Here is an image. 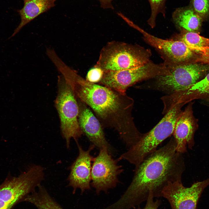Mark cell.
<instances>
[{"mask_svg": "<svg viewBox=\"0 0 209 209\" xmlns=\"http://www.w3.org/2000/svg\"><path fill=\"white\" fill-rule=\"evenodd\" d=\"M183 154L176 150L172 137L135 167L130 185L120 198L109 206V209H130L147 201L150 193L154 198L161 197L170 183L181 181L185 170Z\"/></svg>", "mask_w": 209, "mask_h": 209, "instance_id": "cell-1", "label": "cell"}, {"mask_svg": "<svg viewBox=\"0 0 209 209\" xmlns=\"http://www.w3.org/2000/svg\"><path fill=\"white\" fill-rule=\"evenodd\" d=\"M76 97L93 110L105 127L113 128L129 147L142 134L136 127L131 111L133 99L105 86L90 82L76 72L66 79Z\"/></svg>", "mask_w": 209, "mask_h": 209, "instance_id": "cell-2", "label": "cell"}, {"mask_svg": "<svg viewBox=\"0 0 209 209\" xmlns=\"http://www.w3.org/2000/svg\"><path fill=\"white\" fill-rule=\"evenodd\" d=\"M185 105L178 103L171 107L160 121L149 131L143 134L140 140L121 155L117 158L118 160H126L135 167L137 166L173 134L176 122Z\"/></svg>", "mask_w": 209, "mask_h": 209, "instance_id": "cell-3", "label": "cell"}, {"mask_svg": "<svg viewBox=\"0 0 209 209\" xmlns=\"http://www.w3.org/2000/svg\"><path fill=\"white\" fill-rule=\"evenodd\" d=\"M148 50L122 42H109L100 51L95 66L104 71L134 69L149 62Z\"/></svg>", "mask_w": 209, "mask_h": 209, "instance_id": "cell-4", "label": "cell"}, {"mask_svg": "<svg viewBox=\"0 0 209 209\" xmlns=\"http://www.w3.org/2000/svg\"><path fill=\"white\" fill-rule=\"evenodd\" d=\"M58 90L55 105L60 117V129L68 148L73 138L78 139L83 134L79 125V105L71 88L61 75L58 76Z\"/></svg>", "mask_w": 209, "mask_h": 209, "instance_id": "cell-5", "label": "cell"}, {"mask_svg": "<svg viewBox=\"0 0 209 209\" xmlns=\"http://www.w3.org/2000/svg\"><path fill=\"white\" fill-rule=\"evenodd\" d=\"M189 62L169 67V72L156 77L155 87L170 94L187 88L203 78L209 71V65Z\"/></svg>", "mask_w": 209, "mask_h": 209, "instance_id": "cell-6", "label": "cell"}, {"mask_svg": "<svg viewBox=\"0 0 209 209\" xmlns=\"http://www.w3.org/2000/svg\"><path fill=\"white\" fill-rule=\"evenodd\" d=\"M163 64L157 65L151 62L137 68L104 71L100 82L102 85L122 94L136 82L164 74Z\"/></svg>", "mask_w": 209, "mask_h": 209, "instance_id": "cell-7", "label": "cell"}, {"mask_svg": "<svg viewBox=\"0 0 209 209\" xmlns=\"http://www.w3.org/2000/svg\"><path fill=\"white\" fill-rule=\"evenodd\" d=\"M119 161L114 159L108 149H100L98 155L94 157L92 165L91 185L97 194L101 191L107 192L116 187L119 182L118 176L123 172Z\"/></svg>", "mask_w": 209, "mask_h": 209, "instance_id": "cell-8", "label": "cell"}, {"mask_svg": "<svg viewBox=\"0 0 209 209\" xmlns=\"http://www.w3.org/2000/svg\"><path fill=\"white\" fill-rule=\"evenodd\" d=\"M209 185V179L186 187L181 181L170 182L165 187L161 197L166 198L172 209H196L204 190Z\"/></svg>", "mask_w": 209, "mask_h": 209, "instance_id": "cell-9", "label": "cell"}, {"mask_svg": "<svg viewBox=\"0 0 209 209\" xmlns=\"http://www.w3.org/2000/svg\"><path fill=\"white\" fill-rule=\"evenodd\" d=\"M131 26L140 32L151 46L174 64L190 62L196 53L182 41L165 40L152 35L133 23Z\"/></svg>", "mask_w": 209, "mask_h": 209, "instance_id": "cell-10", "label": "cell"}, {"mask_svg": "<svg viewBox=\"0 0 209 209\" xmlns=\"http://www.w3.org/2000/svg\"><path fill=\"white\" fill-rule=\"evenodd\" d=\"M78 150V155L70 167V173L67 179L68 185L73 188L74 194L80 189L81 193L91 189V170L94 158L91 152L95 147L91 145L87 150L83 149L77 139L75 140Z\"/></svg>", "mask_w": 209, "mask_h": 209, "instance_id": "cell-11", "label": "cell"}, {"mask_svg": "<svg viewBox=\"0 0 209 209\" xmlns=\"http://www.w3.org/2000/svg\"><path fill=\"white\" fill-rule=\"evenodd\" d=\"M194 102H190L180 114L176 122L172 135L176 143L177 152L183 154L187 148L194 145V134L198 128V120L193 114Z\"/></svg>", "mask_w": 209, "mask_h": 209, "instance_id": "cell-12", "label": "cell"}, {"mask_svg": "<svg viewBox=\"0 0 209 209\" xmlns=\"http://www.w3.org/2000/svg\"><path fill=\"white\" fill-rule=\"evenodd\" d=\"M81 102L79 105L78 121L83 133L95 147L99 150L106 147L111 154L113 149L107 140L100 123L85 104Z\"/></svg>", "mask_w": 209, "mask_h": 209, "instance_id": "cell-13", "label": "cell"}, {"mask_svg": "<svg viewBox=\"0 0 209 209\" xmlns=\"http://www.w3.org/2000/svg\"><path fill=\"white\" fill-rule=\"evenodd\" d=\"M56 0H29L24 2L23 7L18 11L21 21L9 38L17 34L25 25L40 14L55 6Z\"/></svg>", "mask_w": 209, "mask_h": 209, "instance_id": "cell-14", "label": "cell"}, {"mask_svg": "<svg viewBox=\"0 0 209 209\" xmlns=\"http://www.w3.org/2000/svg\"><path fill=\"white\" fill-rule=\"evenodd\" d=\"M172 18L179 28L194 32L197 30L201 25L200 16L193 8L189 7L179 8L173 12Z\"/></svg>", "mask_w": 209, "mask_h": 209, "instance_id": "cell-15", "label": "cell"}, {"mask_svg": "<svg viewBox=\"0 0 209 209\" xmlns=\"http://www.w3.org/2000/svg\"><path fill=\"white\" fill-rule=\"evenodd\" d=\"M179 95L182 101L186 103L196 99L209 102V72L199 81L181 90Z\"/></svg>", "mask_w": 209, "mask_h": 209, "instance_id": "cell-16", "label": "cell"}, {"mask_svg": "<svg viewBox=\"0 0 209 209\" xmlns=\"http://www.w3.org/2000/svg\"><path fill=\"white\" fill-rule=\"evenodd\" d=\"M23 201L30 203L37 209H63L41 185L34 192L28 195Z\"/></svg>", "mask_w": 209, "mask_h": 209, "instance_id": "cell-17", "label": "cell"}, {"mask_svg": "<svg viewBox=\"0 0 209 209\" xmlns=\"http://www.w3.org/2000/svg\"><path fill=\"white\" fill-rule=\"evenodd\" d=\"M179 40L184 42L194 52L201 48L209 47V39L194 32L186 33Z\"/></svg>", "mask_w": 209, "mask_h": 209, "instance_id": "cell-18", "label": "cell"}, {"mask_svg": "<svg viewBox=\"0 0 209 209\" xmlns=\"http://www.w3.org/2000/svg\"><path fill=\"white\" fill-rule=\"evenodd\" d=\"M151 8V16L147 21L149 25L154 28L156 25V20L157 15L162 14L165 16V3L166 0H148Z\"/></svg>", "mask_w": 209, "mask_h": 209, "instance_id": "cell-19", "label": "cell"}, {"mask_svg": "<svg viewBox=\"0 0 209 209\" xmlns=\"http://www.w3.org/2000/svg\"><path fill=\"white\" fill-rule=\"evenodd\" d=\"M192 8L199 16H204L209 11V0H191Z\"/></svg>", "mask_w": 209, "mask_h": 209, "instance_id": "cell-20", "label": "cell"}, {"mask_svg": "<svg viewBox=\"0 0 209 209\" xmlns=\"http://www.w3.org/2000/svg\"><path fill=\"white\" fill-rule=\"evenodd\" d=\"M104 73V71L100 68L94 66L88 72L86 80L92 83H95L100 82Z\"/></svg>", "mask_w": 209, "mask_h": 209, "instance_id": "cell-21", "label": "cell"}, {"mask_svg": "<svg viewBox=\"0 0 209 209\" xmlns=\"http://www.w3.org/2000/svg\"><path fill=\"white\" fill-rule=\"evenodd\" d=\"M194 52L197 54L196 62L209 64V47L201 48Z\"/></svg>", "mask_w": 209, "mask_h": 209, "instance_id": "cell-22", "label": "cell"}, {"mask_svg": "<svg viewBox=\"0 0 209 209\" xmlns=\"http://www.w3.org/2000/svg\"><path fill=\"white\" fill-rule=\"evenodd\" d=\"M154 197L152 193L149 194L147 200V202L144 207H138L137 209H157L161 203V201L158 199L154 201Z\"/></svg>", "mask_w": 209, "mask_h": 209, "instance_id": "cell-23", "label": "cell"}, {"mask_svg": "<svg viewBox=\"0 0 209 209\" xmlns=\"http://www.w3.org/2000/svg\"><path fill=\"white\" fill-rule=\"evenodd\" d=\"M100 3L101 7L104 9H113L112 4L113 0H98Z\"/></svg>", "mask_w": 209, "mask_h": 209, "instance_id": "cell-24", "label": "cell"}, {"mask_svg": "<svg viewBox=\"0 0 209 209\" xmlns=\"http://www.w3.org/2000/svg\"><path fill=\"white\" fill-rule=\"evenodd\" d=\"M29 0H24V2H25L27 1H28Z\"/></svg>", "mask_w": 209, "mask_h": 209, "instance_id": "cell-25", "label": "cell"}]
</instances>
